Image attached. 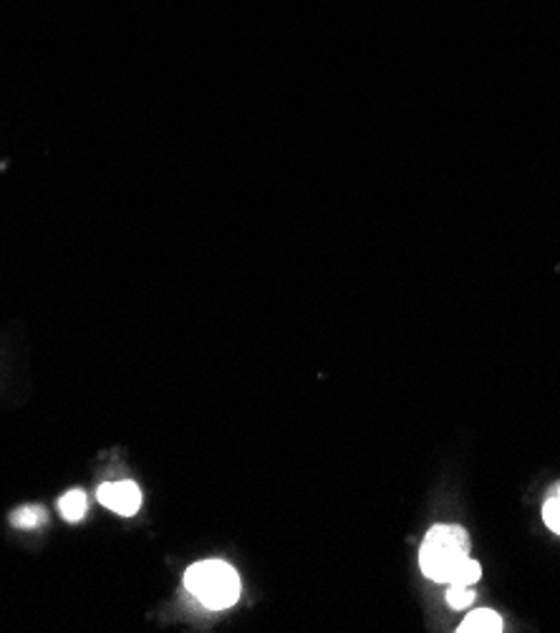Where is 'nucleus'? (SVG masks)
<instances>
[{
	"mask_svg": "<svg viewBox=\"0 0 560 633\" xmlns=\"http://www.w3.org/2000/svg\"><path fill=\"white\" fill-rule=\"evenodd\" d=\"M185 586L208 609H230L240 598V578L235 568L222 560H202L187 570Z\"/></svg>",
	"mask_w": 560,
	"mask_h": 633,
	"instance_id": "obj_2",
	"label": "nucleus"
},
{
	"mask_svg": "<svg viewBox=\"0 0 560 633\" xmlns=\"http://www.w3.org/2000/svg\"><path fill=\"white\" fill-rule=\"evenodd\" d=\"M457 631L460 633H499L503 631V619H499L495 611L482 609V611L470 613Z\"/></svg>",
	"mask_w": 560,
	"mask_h": 633,
	"instance_id": "obj_4",
	"label": "nucleus"
},
{
	"mask_svg": "<svg viewBox=\"0 0 560 633\" xmlns=\"http://www.w3.org/2000/svg\"><path fill=\"white\" fill-rule=\"evenodd\" d=\"M542 518H546V525L560 535V485L553 498L542 504Z\"/></svg>",
	"mask_w": 560,
	"mask_h": 633,
	"instance_id": "obj_8",
	"label": "nucleus"
},
{
	"mask_svg": "<svg viewBox=\"0 0 560 633\" xmlns=\"http://www.w3.org/2000/svg\"><path fill=\"white\" fill-rule=\"evenodd\" d=\"M470 558V535L460 525H437L427 533L419 551V566L437 584H452L457 570Z\"/></svg>",
	"mask_w": 560,
	"mask_h": 633,
	"instance_id": "obj_1",
	"label": "nucleus"
},
{
	"mask_svg": "<svg viewBox=\"0 0 560 633\" xmlns=\"http://www.w3.org/2000/svg\"><path fill=\"white\" fill-rule=\"evenodd\" d=\"M46 520H48L46 510H43V508H36V504H29V508L15 510L13 515H11V523H13L15 528H23V530L39 528V525L46 523Z\"/></svg>",
	"mask_w": 560,
	"mask_h": 633,
	"instance_id": "obj_6",
	"label": "nucleus"
},
{
	"mask_svg": "<svg viewBox=\"0 0 560 633\" xmlns=\"http://www.w3.org/2000/svg\"><path fill=\"white\" fill-rule=\"evenodd\" d=\"M472 601H475V590L470 586L450 584V588H447V603H450L452 609H468Z\"/></svg>",
	"mask_w": 560,
	"mask_h": 633,
	"instance_id": "obj_7",
	"label": "nucleus"
},
{
	"mask_svg": "<svg viewBox=\"0 0 560 633\" xmlns=\"http://www.w3.org/2000/svg\"><path fill=\"white\" fill-rule=\"evenodd\" d=\"M58 510H62V515L68 520V523H79V520L86 515V495L81 490L66 492L64 498L58 500Z\"/></svg>",
	"mask_w": 560,
	"mask_h": 633,
	"instance_id": "obj_5",
	"label": "nucleus"
},
{
	"mask_svg": "<svg viewBox=\"0 0 560 633\" xmlns=\"http://www.w3.org/2000/svg\"><path fill=\"white\" fill-rule=\"evenodd\" d=\"M480 576H482L480 563L468 558V563H464V566H462L460 570H457V576H454L452 584H457V586H472V584H477ZM447 586H450V584H447Z\"/></svg>",
	"mask_w": 560,
	"mask_h": 633,
	"instance_id": "obj_9",
	"label": "nucleus"
},
{
	"mask_svg": "<svg viewBox=\"0 0 560 633\" xmlns=\"http://www.w3.org/2000/svg\"><path fill=\"white\" fill-rule=\"evenodd\" d=\"M99 502L105 504V508L119 512V515L124 518H132L134 512H140V504H142V492L140 487L134 482H107L99 487Z\"/></svg>",
	"mask_w": 560,
	"mask_h": 633,
	"instance_id": "obj_3",
	"label": "nucleus"
}]
</instances>
